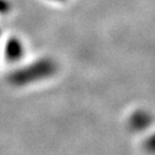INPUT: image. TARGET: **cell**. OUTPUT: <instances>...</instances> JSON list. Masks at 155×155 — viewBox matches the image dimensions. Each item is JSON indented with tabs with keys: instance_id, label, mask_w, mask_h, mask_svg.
<instances>
[{
	"instance_id": "cell-1",
	"label": "cell",
	"mask_w": 155,
	"mask_h": 155,
	"mask_svg": "<svg viewBox=\"0 0 155 155\" xmlns=\"http://www.w3.org/2000/svg\"><path fill=\"white\" fill-rule=\"evenodd\" d=\"M54 71H55V67L51 61H40L14 72L10 77V81L14 85L22 86V85L43 80L53 74Z\"/></svg>"
},
{
	"instance_id": "cell-2",
	"label": "cell",
	"mask_w": 155,
	"mask_h": 155,
	"mask_svg": "<svg viewBox=\"0 0 155 155\" xmlns=\"http://www.w3.org/2000/svg\"><path fill=\"white\" fill-rule=\"evenodd\" d=\"M152 115L145 110H136L128 119V127L131 131L141 133L148 129L152 124Z\"/></svg>"
},
{
	"instance_id": "cell-3",
	"label": "cell",
	"mask_w": 155,
	"mask_h": 155,
	"mask_svg": "<svg viewBox=\"0 0 155 155\" xmlns=\"http://www.w3.org/2000/svg\"><path fill=\"white\" fill-rule=\"evenodd\" d=\"M144 147H145V149L148 151H150L151 153L154 151V137H153V136H151L150 138L145 141Z\"/></svg>"
}]
</instances>
